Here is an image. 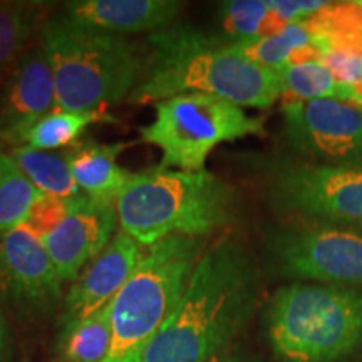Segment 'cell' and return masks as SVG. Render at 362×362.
<instances>
[{"instance_id":"6da1fadb","label":"cell","mask_w":362,"mask_h":362,"mask_svg":"<svg viewBox=\"0 0 362 362\" xmlns=\"http://www.w3.org/2000/svg\"><path fill=\"white\" fill-rule=\"evenodd\" d=\"M260 292L255 257L242 238L203 252L187 291L143 354V362H208L230 351L250 322Z\"/></svg>"},{"instance_id":"7a4b0ae2","label":"cell","mask_w":362,"mask_h":362,"mask_svg":"<svg viewBox=\"0 0 362 362\" xmlns=\"http://www.w3.org/2000/svg\"><path fill=\"white\" fill-rule=\"evenodd\" d=\"M203 93L240 107L267 110L282 98L277 71L230 52L226 42L175 22L148 35L134 104L161 103L180 94Z\"/></svg>"},{"instance_id":"3957f363","label":"cell","mask_w":362,"mask_h":362,"mask_svg":"<svg viewBox=\"0 0 362 362\" xmlns=\"http://www.w3.org/2000/svg\"><path fill=\"white\" fill-rule=\"evenodd\" d=\"M116 210L121 230L151 247L171 235L203 238L237 223L240 197L211 171L155 166L133 175Z\"/></svg>"},{"instance_id":"277c9868","label":"cell","mask_w":362,"mask_h":362,"mask_svg":"<svg viewBox=\"0 0 362 362\" xmlns=\"http://www.w3.org/2000/svg\"><path fill=\"white\" fill-rule=\"evenodd\" d=\"M265 324L280 362H346L362 352V292L293 282L272 296Z\"/></svg>"},{"instance_id":"5b68a950","label":"cell","mask_w":362,"mask_h":362,"mask_svg":"<svg viewBox=\"0 0 362 362\" xmlns=\"http://www.w3.org/2000/svg\"><path fill=\"white\" fill-rule=\"evenodd\" d=\"M56 86L54 110L93 111L129 98L141 61L124 37L89 29L64 13L51 16L40 33Z\"/></svg>"},{"instance_id":"8992f818","label":"cell","mask_w":362,"mask_h":362,"mask_svg":"<svg viewBox=\"0 0 362 362\" xmlns=\"http://www.w3.org/2000/svg\"><path fill=\"white\" fill-rule=\"evenodd\" d=\"M205 240L171 235L151 245L111 302L112 341L101 362H143V354L187 291Z\"/></svg>"},{"instance_id":"52a82bcc","label":"cell","mask_w":362,"mask_h":362,"mask_svg":"<svg viewBox=\"0 0 362 362\" xmlns=\"http://www.w3.org/2000/svg\"><path fill=\"white\" fill-rule=\"evenodd\" d=\"M139 133L144 143L161 149L160 168L203 171L218 144L264 136L265 117L248 116L243 107L211 94H180L156 103L155 121Z\"/></svg>"},{"instance_id":"ba28073f","label":"cell","mask_w":362,"mask_h":362,"mask_svg":"<svg viewBox=\"0 0 362 362\" xmlns=\"http://www.w3.org/2000/svg\"><path fill=\"white\" fill-rule=\"evenodd\" d=\"M262 173L267 202L280 214L362 228V170L272 156L262 163Z\"/></svg>"},{"instance_id":"9c48e42d","label":"cell","mask_w":362,"mask_h":362,"mask_svg":"<svg viewBox=\"0 0 362 362\" xmlns=\"http://www.w3.org/2000/svg\"><path fill=\"white\" fill-rule=\"evenodd\" d=\"M267 250L285 279L362 287V233L356 230L327 225L274 230Z\"/></svg>"},{"instance_id":"30bf717a","label":"cell","mask_w":362,"mask_h":362,"mask_svg":"<svg viewBox=\"0 0 362 362\" xmlns=\"http://www.w3.org/2000/svg\"><path fill=\"white\" fill-rule=\"evenodd\" d=\"M284 134L300 160L362 170V110L339 99L282 103Z\"/></svg>"},{"instance_id":"8fae6325","label":"cell","mask_w":362,"mask_h":362,"mask_svg":"<svg viewBox=\"0 0 362 362\" xmlns=\"http://www.w3.org/2000/svg\"><path fill=\"white\" fill-rule=\"evenodd\" d=\"M0 257L7 275L6 296L13 304L45 314L62 300V280L33 226L22 223L2 235Z\"/></svg>"},{"instance_id":"7c38bea8","label":"cell","mask_w":362,"mask_h":362,"mask_svg":"<svg viewBox=\"0 0 362 362\" xmlns=\"http://www.w3.org/2000/svg\"><path fill=\"white\" fill-rule=\"evenodd\" d=\"M117 223L116 203L84 193L74 198L67 218L42 238L62 282H74L88 262L90 264L106 250Z\"/></svg>"},{"instance_id":"4fadbf2b","label":"cell","mask_w":362,"mask_h":362,"mask_svg":"<svg viewBox=\"0 0 362 362\" xmlns=\"http://www.w3.org/2000/svg\"><path fill=\"white\" fill-rule=\"evenodd\" d=\"M56 86L40 42L0 81V139L22 146L27 133L54 110Z\"/></svg>"},{"instance_id":"5bb4252c","label":"cell","mask_w":362,"mask_h":362,"mask_svg":"<svg viewBox=\"0 0 362 362\" xmlns=\"http://www.w3.org/2000/svg\"><path fill=\"white\" fill-rule=\"evenodd\" d=\"M148 248L119 230L98 259L86 267L64 297L59 327H72L110 305L138 267Z\"/></svg>"},{"instance_id":"9a60e30c","label":"cell","mask_w":362,"mask_h":362,"mask_svg":"<svg viewBox=\"0 0 362 362\" xmlns=\"http://www.w3.org/2000/svg\"><path fill=\"white\" fill-rule=\"evenodd\" d=\"M181 7L176 0H76L66 4L64 16L89 29L123 37L175 24Z\"/></svg>"},{"instance_id":"2e32d148","label":"cell","mask_w":362,"mask_h":362,"mask_svg":"<svg viewBox=\"0 0 362 362\" xmlns=\"http://www.w3.org/2000/svg\"><path fill=\"white\" fill-rule=\"evenodd\" d=\"M128 144H103L81 139L64 149L66 160L81 192L96 200L116 203L134 173L117 165V155Z\"/></svg>"},{"instance_id":"e0dca14e","label":"cell","mask_w":362,"mask_h":362,"mask_svg":"<svg viewBox=\"0 0 362 362\" xmlns=\"http://www.w3.org/2000/svg\"><path fill=\"white\" fill-rule=\"evenodd\" d=\"M325 47L327 39L322 34H317L307 24H291L270 37L233 44L226 42V49L230 52L238 54L272 71L322 61Z\"/></svg>"},{"instance_id":"ac0fdd59","label":"cell","mask_w":362,"mask_h":362,"mask_svg":"<svg viewBox=\"0 0 362 362\" xmlns=\"http://www.w3.org/2000/svg\"><path fill=\"white\" fill-rule=\"evenodd\" d=\"M49 19L45 2H0V81L33 47Z\"/></svg>"},{"instance_id":"d6986e66","label":"cell","mask_w":362,"mask_h":362,"mask_svg":"<svg viewBox=\"0 0 362 362\" xmlns=\"http://www.w3.org/2000/svg\"><path fill=\"white\" fill-rule=\"evenodd\" d=\"M218 24L228 44L270 37L285 29L272 0H228L218 6Z\"/></svg>"},{"instance_id":"ffe728a7","label":"cell","mask_w":362,"mask_h":362,"mask_svg":"<svg viewBox=\"0 0 362 362\" xmlns=\"http://www.w3.org/2000/svg\"><path fill=\"white\" fill-rule=\"evenodd\" d=\"M11 158L27 180L44 194L74 198L83 194L69 170L64 151H44L30 146H16Z\"/></svg>"},{"instance_id":"44dd1931","label":"cell","mask_w":362,"mask_h":362,"mask_svg":"<svg viewBox=\"0 0 362 362\" xmlns=\"http://www.w3.org/2000/svg\"><path fill=\"white\" fill-rule=\"evenodd\" d=\"M115 117L107 115L104 107L83 112L52 110L27 133L24 144L35 149H44V151L69 148L81 141V136L89 126L96 123H115Z\"/></svg>"},{"instance_id":"7402d4cb","label":"cell","mask_w":362,"mask_h":362,"mask_svg":"<svg viewBox=\"0 0 362 362\" xmlns=\"http://www.w3.org/2000/svg\"><path fill=\"white\" fill-rule=\"evenodd\" d=\"M112 341L111 304L59 334V347L67 362H101Z\"/></svg>"},{"instance_id":"603a6c76","label":"cell","mask_w":362,"mask_h":362,"mask_svg":"<svg viewBox=\"0 0 362 362\" xmlns=\"http://www.w3.org/2000/svg\"><path fill=\"white\" fill-rule=\"evenodd\" d=\"M282 83V101H317V99H339L346 101L347 88L334 78L332 72L320 61L287 66L279 69Z\"/></svg>"},{"instance_id":"cb8c5ba5","label":"cell","mask_w":362,"mask_h":362,"mask_svg":"<svg viewBox=\"0 0 362 362\" xmlns=\"http://www.w3.org/2000/svg\"><path fill=\"white\" fill-rule=\"evenodd\" d=\"M42 192L27 180L11 155L0 149V237L25 223Z\"/></svg>"},{"instance_id":"d4e9b609","label":"cell","mask_w":362,"mask_h":362,"mask_svg":"<svg viewBox=\"0 0 362 362\" xmlns=\"http://www.w3.org/2000/svg\"><path fill=\"white\" fill-rule=\"evenodd\" d=\"M74 198H62L42 193L39 200L30 208V214L27 216L25 223L33 226L40 237L45 238L67 218V215L71 214Z\"/></svg>"},{"instance_id":"484cf974","label":"cell","mask_w":362,"mask_h":362,"mask_svg":"<svg viewBox=\"0 0 362 362\" xmlns=\"http://www.w3.org/2000/svg\"><path fill=\"white\" fill-rule=\"evenodd\" d=\"M13 356V332L6 314L0 310V362H11Z\"/></svg>"},{"instance_id":"4316f807","label":"cell","mask_w":362,"mask_h":362,"mask_svg":"<svg viewBox=\"0 0 362 362\" xmlns=\"http://www.w3.org/2000/svg\"><path fill=\"white\" fill-rule=\"evenodd\" d=\"M208 362H257V361L253 359V357H250V356L243 354V352L230 349V351H226L225 354L216 356V357H214V359L208 361Z\"/></svg>"},{"instance_id":"83f0119b","label":"cell","mask_w":362,"mask_h":362,"mask_svg":"<svg viewBox=\"0 0 362 362\" xmlns=\"http://www.w3.org/2000/svg\"><path fill=\"white\" fill-rule=\"evenodd\" d=\"M346 103L354 104V106L361 107V110H362V84H359V86H349V88H347Z\"/></svg>"},{"instance_id":"f1b7e54d","label":"cell","mask_w":362,"mask_h":362,"mask_svg":"<svg viewBox=\"0 0 362 362\" xmlns=\"http://www.w3.org/2000/svg\"><path fill=\"white\" fill-rule=\"evenodd\" d=\"M6 292H7V275L2 264V257H0V297L6 296Z\"/></svg>"},{"instance_id":"f546056e","label":"cell","mask_w":362,"mask_h":362,"mask_svg":"<svg viewBox=\"0 0 362 362\" xmlns=\"http://www.w3.org/2000/svg\"><path fill=\"white\" fill-rule=\"evenodd\" d=\"M352 7H354L357 22H359V25L362 27V0H357V2H352Z\"/></svg>"}]
</instances>
